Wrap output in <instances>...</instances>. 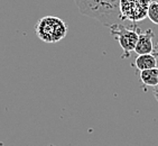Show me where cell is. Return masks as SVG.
I'll return each instance as SVG.
<instances>
[{
    "mask_svg": "<svg viewBox=\"0 0 158 146\" xmlns=\"http://www.w3.org/2000/svg\"><path fill=\"white\" fill-rule=\"evenodd\" d=\"M80 12L97 19L108 27L119 25L123 20L120 12L121 0H74Z\"/></svg>",
    "mask_w": 158,
    "mask_h": 146,
    "instance_id": "1",
    "label": "cell"
},
{
    "mask_svg": "<svg viewBox=\"0 0 158 146\" xmlns=\"http://www.w3.org/2000/svg\"><path fill=\"white\" fill-rule=\"evenodd\" d=\"M35 33L42 42L53 44L65 38L67 34V25L58 17L45 16L35 25Z\"/></svg>",
    "mask_w": 158,
    "mask_h": 146,
    "instance_id": "2",
    "label": "cell"
},
{
    "mask_svg": "<svg viewBox=\"0 0 158 146\" xmlns=\"http://www.w3.org/2000/svg\"><path fill=\"white\" fill-rule=\"evenodd\" d=\"M139 32L140 28L136 27L135 29H130L121 24L110 27L111 35L114 37V40L118 41L119 45L123 51L122 58H128L130 56V53L135 51L138 37H139Z\"/></svg>",
    "mask_w": 158,
    "mask_h": 146,
    "instance_id": "3",
    "label": "cell"
},
{
    "mask_svg": "<svg viewBox=\"0 0 158 146\" xmlns=\"http://www.w3.org/2000/svg\"><path fill=\"white\" fill-rule=\"evenodd\" d=\"M152 0H121L120 12L122 19L138 23L148 18V9Z\"/></svg>",
    "mask_w": 158,
    "mask_h": 146,
    "instance_id": "4",
    "label": "cell"
},
{
    "mask_svg": "<svg viewBox=\"0 0 158 146\" xmlns=\"http://www.w3.org/2000/svg\"><path fill=\"white\" fill-rule=\"evenodd\" d=\"M154 32L152 29H147L145 32H139V37H138L137 44H136V49L135 52L138 55L143 54H152L154 52Z\"/></svg>",
    "mask_w": 158,
    "mask_h": 146,
    "instance_id": "5",
    "label": "cell"
},
{
    "mask_svg": "<svg viewBox=\"0 0 158 146\" xmlns=\"http://www.w3.org/2000/svg\"><path fill=\"white\" fill-rule=\"evenodd\" d=\"M135 65L139 71L156 69L157 67V58L154 54L138 55L135 61Z\"/></svg>",
    "mask_w": 158,
    "mask_h": 146,
    "instance_id": "6",
    "label": "cell"
},
{
    "mask_svg": "<svg viewBox=\"0 0 158 146\" xmlns=\"http://www.w3.org/2000/svg\"><path fill=\"white\" fill-rule=\"evenodd\" d=\"M140 80L145 85L152 88L158 85V67L140 71Z\"/></svg>",
    "mask_w": 158,
    "mask_h": 146,
    "instance_id": "7",
    "label": "cell"
},
{
    "mask_svg": "<svg viewBox=\"0 0 158 146\" xmlns=\"http://www.w3.org/2000/svg\"><path fill=\"white\" fill-rule=\"evenodd\" d=\"M148 18L154 24L158 25V1H152L148 9Z\"/></svg>",
    "mask_w": 158,
    "mask_h": 146,
    "instance_id": "8",
    "label": "cell"
},
{
    "mask_svg": "<svg viewBox=\"0 0 158 146\" xmlns=\"http://www.w3.org/2000/svg\"><path fill=\"white\" fill-rule=\"evenodd\" d=\"M152 93H154V97L156 98V100L158 101V85H156V87L152 88Z\"/></svg>",
    "mask_w": 158,
    "mask_h": 146,
    "instance_id": "9",
    "label": "cell"
},
{
    "mask_svg": "<svg viewBox=\"0 0 158 146\" xmlns=\"http://www.w3.org/2000/svg\"><path fill=\"white\" fill-rule=\"evenodd\" d=\"M152 54L155 55V56H158V43L156 44V46H154V52Z\"/></svg>",
    "mask_w": 158,
    "mask_h": 146,
    "instance_id": "10",
    "label": "cell"
},
{
    "mask_svg": "<svg viewBox=\"0 0 158 146\" xmlns=\"http://www.w3.org/2000/svg\"><path fill=\"white\" fill-rule=\"evenodd\" d=\"M0 146H2V143H1V140H0Z\"/></svg>",
    "mask_w": 158,
    "mask_h": 146,
    "instance_id": "11",
    "label": "cell"
},
{
    "mask_svg": "<svg viewBox=\"0 0 158 146\" xmlns=\"http://www.w3.org/2000/svg\"><path fill=\"white\" fill-rule=\"evenodd\" d=\"M49 146H55V145H49Z\"/></svg>",
    "mask_w": 158,
    "mask_h": 146,
    "instance_id": "12",
    "label": "cell"
}]
</instances>
